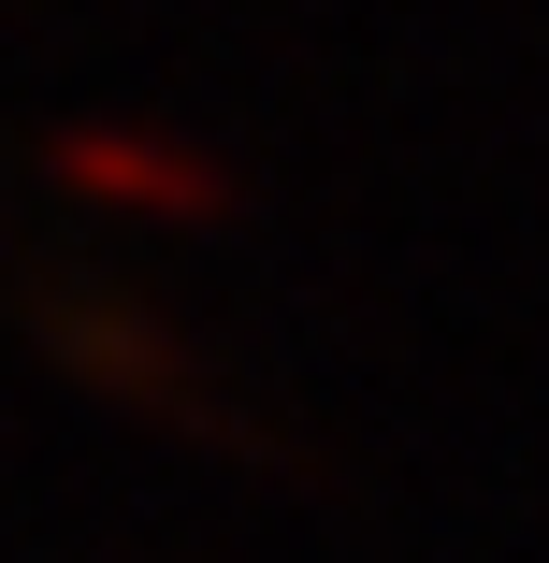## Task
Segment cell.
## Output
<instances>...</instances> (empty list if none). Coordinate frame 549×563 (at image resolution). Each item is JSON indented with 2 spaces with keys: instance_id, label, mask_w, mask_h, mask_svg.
I'll return each mask as SVG.
<instances>
[{
  "instance_id": "cell-1",
  "label": "cell",
  "mask_w": 549,
  "mask_h": 563,
  "mask_svg": "<svg viewBox=\"0 0 549 563\" xmlns=\"http://www.w3.org/2000/svg\"><path fill=\"white\" fill-rule=\"evenodd\" d=\"M58 174H73V188H101V202H174V217H202V202H217V174H202L188 145H131V131H73V145H58Z\"/></svg>"
}]
</instances>
